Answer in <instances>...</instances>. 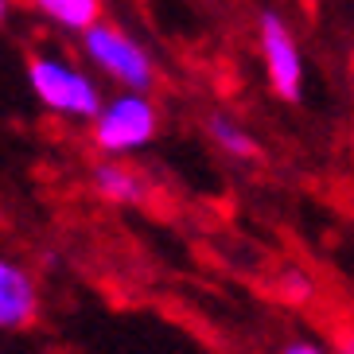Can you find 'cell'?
<instances>
[{
	"label": "cell",
	"instance_id": "1",
	"mask_svg": "<svg viewBox=\"0 0 354 354\" xmlns=\"http://www.w3.org/2000/svg\"><path fill=\"white\" fill-rule=\"evenodd\" d=\"M28 90L47 113L63 117V121H90L102 105L97 82L63 55H32L28 59Z\"/></svg>",
	"mask_w": 354,
	"mask_h": 354
},
{
	"label": "cell",
	"instance_id": "2",
	"mask_svg": "<svg viewBox=\"0 0 354 354\" xmlns=\"http://www.w3.org/2000/svg\"><path fill=\"white\" fill-rule=\"evenodd\" d=\"M160 133V109L148 94H133L121 90L113 97H102L97 113L90 117V136L94 148L105 152L109 160L133 156L140 148H148Z\"/></svg>",
	"mask_w": 354,
	"mask_h": 354
},
{
	"label": "cell",
	"instance_id": "3",
	"mask_svg": "<svg viewBox=\"0 0 354 354\" xmlns=\"http://www.w3.org/2000/svg\"><path fill=\"white\" fill-rule=\"evenodd\" d=\"M82 35V55L86 63L102 71L109 82H117L121 90H133V94H148L152 82H156V66H152V55L133 39V35L113 20H94Z\"/></svg>",
	"mask_w": 354,
	"mask_h": 354
},
{
	"label": "cell",
	"instance_id": "4",
	"mask_svg": "<svg viewBox=\"0 0 354 354\" xmlns=\"http://www.w3.org/2000/svg\"><path fill=\"white\" fill-rule=\"evenodd\" d=\"M257 47H261V63H265L269 90L281 102H300L304 97V55H300V43L292 35L288 20L277 8L261 12Z\"/></svg>",
	"mask_w": 354,
	"mask_h": 354
},
{
	"label": "cell",
	"instance_id": "5",
	"mask_svg": "<svg viewBox=\"0 0 354 354\" xmlns=\"http://www.w3.org/2000/svg\"><path fill=\"white\" fill-rule=\"evenodd\" d=\"M39 315V284L20 261L0 253V331H24Z\"/></svg>",
	"mask_w": 354,
	"mask_h": 354
},
{
	"label": "cell",
	"instance_id": "6",
	"mask_svg": "<svg viewBox=\"0 0 354 354\" xmlns=\"http://www.w3.org/2000/svg\"><path fill=\"white\" fill-rule=\"evenodd\" d=\"M94 191L105 203H113V207H136L148 195L145 179L136 176L133 167H125L121 160H105V164L94 167Z\"/></svg>",
	"mask_w": 354,
	"mask_h": 354
},
{
	"label": "cell",
	"instance_id": "7",
	"mask_svg": "<svg viewBox=\"0 0 354 354\" xmlns=\"http://www.w3.org/2000/svg\"><path fill=\"white\" fill-rule=\"evenodd\" d=\"M207 136H210V145L218 148L222 156H230V160H253L261 152L257 136L241 125L238 117H230V113H214V117H210V121H207Z\"/></svg>",
	"mask_w": 354,
	"mask_h": 354
},
{
	"label": "cell",
	"instance_id": "8",
	"mask_svg": "<svg viewBox=\"0 0 354 354\" xmlns=\"http://www.w3.org/2000/svg\"><path fill=\"white\" fill-rule=\"evenodd\" d=\"M28 4L59 32H86L94 20H102V0H28Z\"/></svg>",
	"mask_w": 354,
	"mask_h": 354
},
{
	"label": "cell",
	"instance_id": "9",
	"mask_svg": "<svg viewBox=\"0 0 354 354\" xmlns=\"http://www.w3.org/2000/svg\"><path fill=\"white\" fill-rule=\"evenodd\" d=\"M277 354H331V351L323 343H315V339H288Z\"/></svg>",
	"mask_w": 354,
	"mask_h": 354
},
{
	"label": "cell",
	"instance_id": "10",
	"mask_svg": "<svg viewBox=\"0 0 354 354\" xmlns=\"http://www.w3.org/2000/svg\"><path fill=\"white\" fill-rule=\"evenodd\" d=\"M8 16H12V0H0V28L8 24Z\"/></svg>",
	"mask_w": 354,
	"mask_h": 354
},
{
	"label": "cell",
	"instance_id": "11",
	"mask_svg": "<svg viewBox=\"0 0 354 354\" xmlns=\"http://www.w3.org/2000/svg\"><path fill=\"white\" fill-rule=\"evenodd\" d=\"M339 354H354V343L346 339V335H343V343H339Z\"/></svg>",
	"mask_w": 354,
	"mask_h": 354
}]
</instances>
